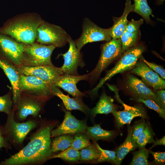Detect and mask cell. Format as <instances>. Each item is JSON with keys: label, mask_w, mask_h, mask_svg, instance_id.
<instances>
[{"label": "cell", "mask_w": 165, "mask_h": 165, "mask_svg": "<svg viewBox=\"0 0 165 165\" xmlns=\"http://www.w3.org/2000/svg\"><path fill=\"white\" fill-rule=\"evenodd\" d=\"M53 127V125H49L40 128L25 146L0 164L21 165L41 162L49 159L52 153L50 137Z\"/></svg>", "instance_id": "cell-1"}, {"label": "cell", "mask_w": 165, "mask_h": 165, "mask_svg": "<svg viewBox=\"0 0 165 165\" xmlns=\"http://www.w3.org/2000/svg\"><path fill=\"white\" fill-rule=\"evenodd\" d=\"M43 20L35 13L18 15L8 20L0 28V33L25 44H32L35 41L37 28Z\"/></svg>", "instance_id": "cell-2"}, {"label": "cell", "mask_w": 165, "mask_h": 165, "mask_svg": "<svg viewBox=\"0 0 165 165\" xmlns=\"http://www.w3.org/2000/svg\"><path fill=\"white\" fill-rule=\"evenodd\" d=\"M144 50L145 47L142 45L134 46L126 50L114 67L107 72L94 88L86 93L92 97L97 95L99 89L107 81L117 74L132 69Z\"/></svg>", "instance_id": "cell-3"}, {"label": "cell", "mask_w": 165, "mask_h": 165, "mask_svg": "<svg viewBox=\"0 0 165 165\" xmlns=\"http://www.w3.org/2000/svg\"><path fill=\"white\" fill-rule=\"evenodd\" d=\"M55 48L52 45H46L35 42L25 44L22 65L30 66L53 65L51 56Z\"/></svg>", "instance_id": "cell-4"}, {"label": "cell", "mask_w": 165, "mask_h": 165, "mask_svg": "<svg viewBox=\"0 0 165 165\" xmlns=\"http://www.w3.org/2000/svg\"><path fill=\"white\" fill-rule=\"evenodd\" d=\"M71 38L61 27L43 20L37 28L35 41L39 43L61 47L68 42Z\"/></svg>", "instance_id": "cell-5"}, {"label": "cell", "mask_w": 165, "mask_h": 165, "mask_svg": "<svg viewBox=\"0 0 165 165\" xmlns=\"http://www.w3.org/2000/svg\"><path fill=\"white\" fill-rule=\"evenodd\" d=\"M122 53L120 38H112L103 44L101 48V55L96 66L88 74L89 82H93L97 79L102 72Z\"/></svg>", "instance_id": "cell-6"}, {"label": "cell", "mask_w": 165, "mask_h": 165, "mask_svg": "<svg viewBox=\"0 0 165 165\" xmlns=\"http://www.w3.org/2000/svg\"><path fill=\"white\" fill-rule=\"evenodd\" d=\"M20 86L21 94L42 98L53 95V86L35 76L20 74Z\"/></svg>", "instance_id": "cell-7"}, {"label": "cell", "mask_w": 165, "mask_h": 165, "mask_svg": "<svg viewBox=\"0 0 165 165\" xmlns=\"http://www.w3.org/2000/svg\"><path fill=\"white\" fill-rule=\"evenodd\" d=\"M111 39L105 29L98 26L88 18H85L83 23L82 34L75 42L80 51L82 47L88 43L102 41L108 42Z\"/></svg>", "instance_id": "cell-8"}, {"label": "cell", "mask_w": 165, "mask_h": 165, "mask_svg": "<svg viewBox=\"0 0 165 165\" xmlns=\"http://www.w3.org/2000/svg\"><path fill=\"white\" fill-rule=\"evenodd\" d=\"M16 67L20 74L35 76L53 86L59 77L63 74L60 68L53 65L34 66L20 65Z\"/></svg>", "instance_id": "cell-9"}, {"label": "cell", "mask_w": 165, "mask_h": 165, "mask_svg": "<svg viewBox=\"0 0 165 165\" xmlns=\"http://www.w3.org/2000/svg\"><path fill=\"white\" fill-rule=\"evenodd\" d=\"M14 112L11 111L8 117L4 130V134L17 143L23 142L28 134L36 126L33 121L20 123L16 122L14 117Z\"/></svg>", "instance_id": "cell-10"}, {"label": "cell", "mask_w": 165, "mask_h": 165, "mask_svg": "<svg viewBox=\"0 0 165 165\" xmlns=\"http://www.w3.org/2000/svg\"><path fill=\"white\" fill-rule=\"evenodd\" d=\"M64 119L61 123L56 129L52 130L51 137L64 134H75L78 133H86L87 126L85 121L76 119L69 111L64 109Z\"/></svg>", "instance_id": "cell-11"}, {"label": "cell", "mask_w": 165, "mask_h": 165, "mask_svg": "<svg viewBox=\"0 0 165 165\" xmlns=\"http://www.w3.org/2000/svg\"><path fill=\"white\" fill-rule=\"evenodd\" d=\"M25 45L8 36L0 33V50L16 66L22 65Z\"/></svg>", "instance_id": "cell-12"}, {"label": "cell", "mask_w": 165, "mask_h": 165, "mask_svg": "<svg viewBox=\"0 0 165 165\" xmlns=\"http://www.w3.org/2000/svg\"><path fill=\"white\" fill-rule=\"evenodd\" d=\"M131 72L140 76L142 81L154 90L164 89L165 81L141 60L138 61Z\"/></svg>", "instance_id": "cell-13"}, {"label": "cell", "mask_w": 165, "mask_h": 165, "mask_svg": "<svg viewBox=\"0 0 165 165\" xmlns=\"http://www.w3.org/2000/svg\"><path fill=\"white\" fill-rule=\"evenodd\" d=\"M68 42L69 47L68 51L64 54H60L63 56L64 60V64L60 68L63 74L77 75L78 68L82 63L80 51L72 38L69 39Z\"/></svg>", "instance_id": "cell-14"}, {"label": "cell", "mask_w": 165, "mask_h": 165, "mask_svg": "<svg viewBox=\"0 0 165 165\" xmlns=\"http://www.w3.org/2000/svg\"><path fill=\"white\" fill-rule=\"evenodd\" d=\"M88 79V74L82 75L63 74L59 77L53 86L62 88L74 97H82L85 94L77 88L76 84L80 81Z\"/></svg>", "instance_id": "cell-15"}, {"label": "cell", "mask_w": 165, "mask_h": 165, "mask_svg": "<svg viewBox=\"0 0 165 165\" xmlns=\"http://www.w3.org/2000/svg\"><path fill=\"white\" fill-rule=\"evenodd\" d=\"M122 105L124 108L123 111L115 110L112 112L118 128L121 127L125 124L130 123L133 119L136 117H140L143 119L147 118L146 113L142 107L130 106L123 103Z\"/></svg>", "instance_id": "cell-16"}, {"label": "cell", "mask_w": 165, "mask_h": 165, "mask_svg": "<svg viewBox=\"0 0 165 165\" xmlns=\"http://www.w3.org/2000/svg\"><path fill=\"white\" fill-rule=\"evenodd\" d=\"M16 104L18 117L21 120L25 119L29 115L37 116L41 109L40 102L33 96L20 95Z\"/></svg>", "instance_id": "cell-17"}, {"label": "cell", "mask_w": 165, "mask_h": 165, "mask_svg": "<svg viewBox=\"0 0 165 165\" xmlns=\"http://www.w3.org/2000/svg\"><path fill=\"white\" fill-rule=\"evenodd\" d=\"M126 84L127 88L136 97L155 101L156 94L148 87L142 81L133 75H128Z\"/></svg>", "instance_id": "cell-18"}, {"label": "cell", "mask_w": 165, "mask_h": 165, "mask_svg": "<svg viewBox=\"0 0 165 165\" xmlns=\"http://www.w3.org/2000/svg\"><path fill=\"white\" fill-rule=\"evenodd\" d=\"M0 67L3 69L10 82L13 89V100L14 104H16L21 94L20 86V74L16 67L1 58Z\"/></svg>", "instance_id": "cell-19"}, {"label": "cell", "mask_w": 165, "mask_h": 165, "mask_svg": "<svg viewBox=\"0 0 165 165\" xmlns=\"http://www.w3.org/2000/svg\"><path fill=\"white\" fill-rule=\"evenodd\" d=\"M133 5L131 0H126L125 8L122 16L119 17L113 18L114 24L111 28L105 29L106 33L112 38H120L125 31L128 22L127 16L130 13L133 11Z\"/></svg>", "instance_id": "cell-20"}, {"label": "cell", "mask_w": 165, "mask_h": 165, "mask_svg": "<svg viewBox=\"0 0 165 165\" xmlns=\"http://www.w3.org/2000/svg\"><path fill=\"white\" fill-rule=\"evenodd\" d=\"M53 95L58 97L62 101L66 110H79L86 114L90 115L91 109L83 102L82 97L71 98L54 86L53 87Z\"/></svg>", "instance_id": "cell-21"}, {"label": "cell", "mask_w": 165, "mask_h": 165, "mask_svg": "<svg viewBox=\"0 0 165 165\" xmlns=\"http://www.w3.org/2000/svg\"><path fill=\"white\" fill-rule=\"evenodd\" d=\"M113 99L105 92L100 97L96 106L91 109L90 115L93 117L97 114H108L116 110L117 107L113 103Z\"/></svg>", "instance_id": "cell-22"}, {"label": "cell", "mask_w": 165, "mask_h": 165, "mask_svg": "<svg viewBox=\"0 0 165 165\" xmlns=\"http://www.w3.org/2000/svg\"><path fill=\"white\" fill-rule=\"evenodd\" d=\"M133 128L129 127L127 136L123 143L116 150L115 164L120 165L125 156L130 152L134 150L138 146L132 138Z\"/></svg>", "instance_id": "cell-23"}, {"label": "cell", "mask_w": 165, "mask_h": 165, "mask_svg": "<svg viewBox=\"0 0 165 165\" xmlns=\"http://www.w3.org/2000/svg\"><path fill=\"white\" fill-rule=\"evenodd\" d=\"M113 130L108 131L102 129L100 124H96L92 127H87L86 134L94 142L100 140L110 139L115 134Z\"/></svg>", "instance_id": "cell-24"}, {"label": "cell", "mask_w": 165, "mask_h": 165, "mask_svg": "<svg viewBox=\"0 0 165 165\" xmlns=\"http://www.w3.org/2000/svg\"><path fill=\"white\" fill-rule=\"evenodd\" d=\"M51 142L52 152L63 151L71 147L73 136L71 134H64L56 137Z\"/></svg>", "instance_id": "cell-25"}, {"label": "cell", "mask_w": 165, "mask_h": 165, "mask_svg": "<svg viewBox=\"0 0 165 165\" xmlns=\"http://www.w3.org/2000/svg\"><path fill=\"white\" fill-rule=\"evenodd\" d=\"M133 11L141 16L148 23L152 22L150 17L152 10L148 6L147 0H134Z\"/></svg>", "instance_id": "cell-26"}, {"label": "cell", "mask_w": 165, "mask_h": 165, "mask_svg": "<svg viewBox=\"0 0 165 165\" xmlns=\"http://www.w3.org/2000/svg\"><path fill=\"white\" fill-rule=\"evenodd\" d=\"M80 152L70 147L61 152L51 156L49 159L60 158L69 162H76L80 160Z\"/></svg>", "instance_id": "cell-27"}, {"label": "cell", "mask_w": 165, "mask_h": 165, "mask_svg": "<svg viewBox=\"0 0 165 165\" xmlns=\"http://www.w3.org/2000/svg\"><path fill=\"white\" fill-rule=\"evenodd\" d=\"M80 160L82 161H96L99 157L98 151L95 145L89 146L81 149Z\"/></svg>", "instance_id": "cell-28"}, {"label": "cell", "mask_w": 165, "mask_h": 165, "mask_svg": "<svg viewBox=\"0 0 165 165\" xmlns=\"http://www.w3.org/2000/svg\"><path fill=\"white\" fill-rule=\"evenodd\" d=\"M138 35V32L130 33L125 31L120 38L122 53L135 46L137 41Z\"/></svg>", "instance_id": "cell-29"}, {"label": "cell", "mask_w": 165, "mask_h": 165, "mask_svg": "<svg viewBox=\"0 0 165 165\" xmlns=\"http://www.w3.org/2000/svg\"><path fill=\"white\" fill-rule=\"evenodd\" d=\"M90 139L85 133H78L74 134L71 147L79 150L91 145Z\"/></svg>", "instance_id": "cell-30"}, {"label": "cell", "mask_w": 165, "mask_h": 165, "mask_svg": "<svg viewBox=\"0 0 165 165\" xmlns=\"http://www.w3.org/2000/svg\"><path fill=\"white\" fill-rule=\"evenodd\" d=\"M149 150L145 147L140 148L137 151L134 152L130 165H148L150 163L148 161Z\"/></svg>", "instance_id": "cell-31"}, {"label": "cell", "mask_w": 165, "mask_h": 165, "mask_svg": "<svg viewBox=\"0 0 165 165\" xmlns=\"http://www.w3.org/2000/svg\"><path fill=\"white\" fill-rule=\"evenodd\" d=\"M154 141L152 130L149 126L146 124L145 129L137 139L136 144L140 149L145 147L148 143H153Z\"/></svg>", "instance_id": "cell-32"}, {"label": "cell", "mask_w": 165, "mask_h": 165, "mask_svg": "<svg viewBox=\"0 0 165 165\" xmlns=\"http://www.w3.org/2000/svg\"><path fill=\"white\" fill-rule=\"evenodd\" d=\"M94 145L98 151L99 155L97 162H109L115 163L116 160L115 151L104 149L100 146L98 143L95 142Z\"/></svg>", "instance_id": "cell-33"}, {"label": "cell", "mask_w": 165, "mask_h": 165, "mask_svg": "<svg viewBox=\"0 0 165 165\" xmlns=\"http://www.w3.org/2000/svg\"><path fill=\"white\" fill-rule=\"evenodd\" d=\"M130 99L144 103L148 107L157 112L162 118L165 119V110L158 105L154 101L150 99H144L138 97Z\"/></svg>", "instance_id": "cell-34"}, {"label": "cell", "mask_w": 165, "mask_h": 165, "mask_svg": "<svg viewBox=\"0 0 165 165\" xmlns=\"http://www.w3.org/2000/svg\"><path fill=\"white\" fill-rule=\"evenodd\" d=\"M12 102L10 95L6 94L0 96V112H3L7 115L11 112Z\"/></svg>", "instance_id": "cell-35"}, {"label": "cell", "mask_w": 165, "mask_h": 165, "mask_svg": "<svg viewBox=\"0 0 165 165\" xmlns=\"http://www.w3.org/2000/svg\"><path fill=\"white\" fill-rule=\"evenodd\" d=\"M140 58V60L144 62L150 68L159 75L162 79L165 80V70L162 67L155 63L147 61L143 57H142L141 56Z\"/></svg>", "instance_id": "cell-36"}, {"label": "cell", "mask_w": 165, "mask_h": 165, "mask_svg": "<svg viewBox=\"0 0 165 165\" xmlns=\"http://www.w3.org/2000/svg\"><path fill=\"white\" fill-rule=\"evenodd\" d=\"M143 19L137 20L132 19L130 21H128L125 31L130 33L139 32L140 27L143 24Z\"/></svg>", "instance_id": "cell-37"}, {"label": "cell", "mask_w": 165, "mask_h": 165, "mask_svg": "<svg viewBox=\"0 0 165 165\" xmlns=\"http://www.w3.org/2000/svg\"><path fill=\"white\" fill-rule=\"evenodd\" d=\"M146 124L144 120L138 123L133 128L132 138L133 141L136 143L138 137L145 129Z\"/></svg>", "instance_id": "cell-38"}, {"label": "cell", "mask_w": 165, "mask_h": 165, "mask_svg": "<svg viewBox=\"0 0 165 165\" xmlns=\"http://www.w3.org/2000/svg\"><path fill=\"white\" fill-rule=\"evenodd\" d=\"M156 97L154 101L163 109L165 110V91L160 90L156 92Z\"/></svg>", "instance_id": "cell-39"}, {"label": "cell", "mask_w": 165, "mask_h": 165, "mask_svg": "<svg viewBox=\"0 0 165 165\" xmlns=\"http://www.w3.org/2000/svg\"><path fill=\"white\" fill-rule=\"evenodd\" d=\"M153 157L154 162L158 164H163L165 162V152H153L149 151Z\"/></svg>", "instance_id": "cell-40"}, {"label": "cell", "mask_w": 165, "mask_h": 165, "mask_svg": "<svg viewBox=\"0 0 165 165\" xmlns=\"http://www.w3.org/2000/svg\"><path fill=\"white\" fill-rule=\"evenodd\" d=\"M153 145L149 149H151L153 147L157 145H165V136H164L161 138L156 140H154L153 142Z\"/></svg>", "instance_id": "cell-41"}, {"label": "cell", "mask_w": 165, "mask_h": 165, "mask_svg": "<svg viewBox=\"0 0 165 165\" xmlns=\"http://www.w3.org/2000/svg\"><path fill=\"white\" fill-rule=\"evenodd\" d=\"M2 129L0 128V144H3L5 145L6 141L5 139L3 136V133Z\"/></svg>", "instance_id": "cell-42"}, {"label": "cell", "mask_w": 165, "mask_h": 165, "mask_svg": "<svg viewBox=\"0 0 165 165\" xmlns=\"http://www.w3.org/2000/svg\"><path fill=\"white\" fill-rule=\"evenodd\" d=\"M165 0H158V3L160 4H162Z\"/></svg>", "instance_id": "cell-43"}, {"label": "cell", "mask_w": 165, "mask_h": 165, "mask_svg": "<svg viewBox=\"0 0 165 165\" xmlns=\"http://www.w3.org/2000/svg\"><path fill=\"white\" fill-rule=\"evenodd\" d=\"M5 145L3 144H0V148H2V147H4L5 146Z\"/></svg>", "instance_id": "cell-44"}]
</instances>
